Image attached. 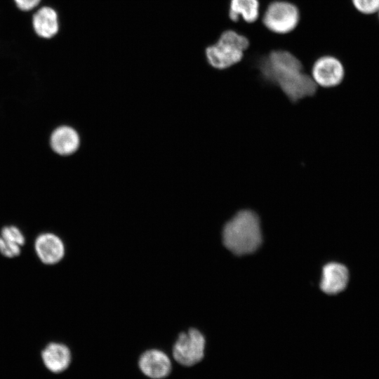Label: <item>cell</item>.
<instances>
[{"label":"cell","instance_id":"6da1fadb","mask_svg":"<svg viewBox=\"0 0 379 379\" xmlns=\"http://www.w3.org/2000/svg\"><path fill=\"white\" fill-rule=\"evenodd\" d=\"M256 67L264 81L277 86L293 103L314 96L317 91L311 76L304 72L302 61L291 51L273 49L257 60Z\"/></svg>","mask_w":379,"mask_h":379},{"label":"cell","instance_id":"7a4b0ae2","mask_svg":"<svg viewBox=\"0 0 379 379\" xmlns=\"http://www.w3.org/2000/svg\"><path fill=\"white\" fill-rule=\"evenodd\" d=\"M222 241L225 247L235 255L254 252L262 241L257 214L251 210L239 211L225 224Z\"/></svg>","mask_w":379,"mask_h":379},{"label":"cell","instance_id":"3957f363","mask_svg":"<svg viewBox=\"0 0 379 379\" xmlns=\"http://www.w3.org/2000/svg\"><path fill=\"white\" fill-rule=\"evenodd\" d=\"M250 46L247 35L234 29H225L206 48L205 57L211 67L225 70L241 62Z\"/></svg>","mask_w":379,"mask_h":379},{"label":"cell","instance_id":"277c9868","mask_svg":"<svg viewBox=\"0 0 379 379\" xmlns=\"http://www.w3.org/2000/svg\"><path fill=\"white\" fill-rule=\"evenodd\" d=\"M302 21L299 6L291 0H272L261 13L260 22L269 33L286 36L295 32Z\"/></svg>","mask_w":379,"mask_h":379},{"label":"cell","instance_id":"5b68a950","mask_svg":"<svg viewBox=\"0 0 379 379\" xmlns=\"http://www.w3.org/2000/svg\"><path fill=\"white\" fill-rule=\"evenodd\" d=\"M206 343V335L201 330L188 327L178 334L172 345L171 357L180 366H195L204 359Z\"/></svg>","mask_w":379,"mask_h":379},{"label":"cell","instance_id":"8992f818","mask_svg":"<svg viewBox=\"0 0 379 379\" xmlns=\"http://www.w3.org/2000/svg\"><path fill=\"white\" fill-rule=\"evenodd\" d=\"M346 72V67L340 58L332 54H324L313 62L310 76L317 86L332 89L343 83Z\"/></svg>","mask_w":379,"mask_h":379},{"label":"cell","instance_id":"52a82bcc","mask_svg":"<svg viewBox=\"0 0 379 379\" xmlns=\"http://www.w3.org/2000/svg\"><path fill=\"white\" fill-rule=\"evenodd\" d=\"M138 366L149 379H164L171 373L173 361L167 352L157 347L144 350L139 356Z\"/></svg>","mask_w":379,"mask_h":379},{"label":"cell","instance_id":"ba28073f","mask_svg":"<svg viewBox=\"0 0 379 379\" xmlns=\"http://www.w3.org/2000/svg\"><path fill=\"white\" fill-rule=\"evenodd\" d=\"M349 278V270L345 265L335 262L327 263L322 269L320 288L326 294H338L346 288Z\"/></svg>","mask_w":379,"mask_h":379},{"label":"cell","instance_id":"9c48e42d","mask_svg":"<svg viewBox=\"0 0 379 379\" xmlns=\"http://www.w3.org/2000/svg\"><path fill=\"white\" fill-rule=\"evenodd\" d=\"M46 367L52 373L61 374L66 371L72 361V352L62 343H49L41 353Z\"/></svg>","mask_w":379,"mask_h":379},{"label":"cell","instance_id":"30bf717a","mask_svg":"<svg viewBox=\"0 0 379 379\" xmlns=\"http://www.w3.org/2000/svg\"><path fill=\"white\" fill-rule=\"evenodd\" d=\"M261 6L260 0H229L227 16L235 24L241 20L247 25H253L260 18Z\"/></svg>","mask_w":379,"mask_h":379},{"label":"cell","instance_id":"8fae6325","mask_svg":"<svg viewBox=\"0 0 379 379\" xmlns=\"http://www.w3.org/2000/svg\"><path fill=\"white\" fill-rule=\"evenodd\" d=\"M35 249L39 258L46 264H55L60 261L65 255L62 241L56 235L46 233L38 237Z\"/></svg>","mask_w":379,"mask_h":379},{"label":"cell","instance_id":"7c38bea8","mask_svg":"<svg viewBox=\"0 0 379 379\" xmlns=\"http://www.w3.org/2000/svg\"><path fill=\"white\" fill-rule=\"evenodd\" d=\"M50 142L51 148L55 153L62 156H68L79 149L80 137L74 128L64 125L53 131Z\"/></svg>","mask_w":379,"mask_h":379},{"label":"cell","instance_id":"4fadbf2b","mask_svg":"<svg viewBox=\"0 0 379 379\" xmlns=\"http://www.w3.org/2000/svg\"><path fill=\"white\" fill-rule=\"evenodd\" d=\"M32 24L36 34L46 39L55 36L59 29L57 13L48 6L41 7L34 14Z\"/></svg>","mask_w":379,"mask_h":379},{"label":"cell","instance_id":"5bb4252c","mask_svg":"<svg viewBox=\"0 0 379 379\" xmlns=\"http://www.w3.org/2000/svg\"><path fill=\"white\" fill-rule=\"evenodd\" d=\"M354 8L365 15L377 14L379 11V0H351Z\"/></svg>","mask_w":379,"mask_h":379},{"label":"cell","instance_id":"9a60e30c","mask_svg":"<svg viewBox=\"0 0 379 379\" xmlns=\"http://www.w3.org/2000/svg\"><path fill=\"white\" fill-rule=\"evenodd\" d=\"M1 237L6 241L19 246L25 242L22 234L14 226L5 227L1 231Z\"/></svg>","mask_w":379,"mask_h":379},{"label":"cell","instance_id":"2e32d148","mask_svg":"<svg viewBox=\"0 0 379 379\" xmlns=\"http://www.w3.org/2000/svg\"><path fill=\"white\" fill-rule=\"evenodd\" d=\"M20 252V246L12 244L1 237H0V253L6 257L12 258L18 255Z\"/></svg>","mask_w":379,"mask_h":379},{"label":"cell","instance_id":"e0dca14e","mask_svg":"<svg viewBox=\"0 0 379 379\" xmlns=\"http://www.w3.org/2000/svg\"><path fill=\"white\" fill-rule=\"evenodd\" d=\"M41 0H14L21 11H29L36 7Z\"/></svg>","mask_w":379,"mask_h":379},{"label":"cell","instance_id":"ac0fdd59","mask_svg":"<svg viewBox=\"0 0 379 379\" xmlns=\"http://www.w3.org/2000/svg\"><path fill=\"white\" fill-rule=\"evenodd\" d=\"M377 15H378V19H379V11H378Z\"/></svg>","mask_w":379,"mask_h":379}]
</instances>
